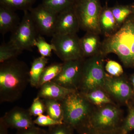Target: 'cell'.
<instances>
[{
    "mask_svg": "<svg viewBox=\"0 0 134 134\" xmlns=\"http://www.w3.org/2000/svg\"><path fill=\"white\" fill-rule=\"evenodd\" d=\"M101 43L99 34L86 32L80 38V46L84 59L90 58L100 53Z\"/></svg>",
    "mask_w": 134,
    "mask_h": 134,
    "instance_id": "cell-16",
    "label": "cell"
},
{
    "mask_svg": "<svg viewBox=\"0 0 134 134\" xmlns=\"http://www.w3.org/2000/svg\"><path fill=\"white\" fill-rule=\"evenodd\" d=\"M74 130L64 122L49 127L46 134H74Z\"/></svg>",
    "mask_w": 134,
    "mask_h": 134,
    "instance_id": "cell-29",
    "label": "cell"
},
{
    "mask_svg": "<svg viewBox=\"0 0 134 134\" xmlns=\"http://www.w3.org/2000/svg\"><path fill=\"white\" fill-rule=\"evenodd\" d=\"M121 117L120 110L114 104L102 106L91 113L85 128L100 131L115 130L120 127Z\"/></svg>",
    "mask_w": 134,
    "mask_h": 134,
    "instance_id": "cell-6",
    "label": "cell"
},
{
    "mask_svg": "<svg viewBox=\"0 0 134 134\" xmlns=\"http://www.w3.org/2000/svg\"><path fill=\"white\" fill-rule=\"evenodd\" d=\"M131 81L134 90V75H133L132 77H131Z\"/></svg>",
    "mask_w": 134,
    "mask_h": 134,
    "instance_id": "cell-35",
    "label": "cell"
},
{
    "mask_svg": "<svg viewBox=\"0 0 134 134\" xmlns=\"http://www.w3.org/2000/svg\"><path fill=\"white\" fill-rule=\"evenodd\" d=\"M79 134H125L123 133L120 129L109 131H96L93 130L85 128L81 132L78 133Z\"/></svg>",
    "mask_w": 134,
    "mask_h": 134,
    "instance_id": "cell-33",
    "label": "cell"
},
{
    "mask_svg": "<svg viewBox=\"0 0 134 134\" xmlns=\"http://www.w3.org/2000/svg\"><path fill=\"white\" fill-rule=\"evenodd\" d=\"M32 117L29 110L16 107L2 117L9 128L19 130L36 126Z\"/></svg>",
    "mask_w": 134,
    "mask_h": 134,
    "instance_id": "cell-12",
    "label": "cell"
},
{
    "mask_svg": "<svg viewBox=\"0 0 134 134\" xmlns=\"http://www.w3.org/2000/svg\"><path fill=\"white\" fill-rule=\"evenodd\" d=\"M46 130L35 126L26 129L17 130L15 134H46Z\"/></svg>",
    "mask_w": 134,
    "mask_h": 134,
    "instance_id": "cell-32",
    "label": "cell"
},
{
    "mask_svg": "<svg viewBox=\"0 0 134 134\" xmlns=\"http://www.w3.org/2000/svg\"><path fill=\"white\" fill-rule=\"evenodd\" d=\"M39 88L37 97L43 99L59 101H62L69 94L77 91L67 88L53 81L46 83Z\"/></svg>",
    "mask_w": 134,
    "mask_h": 134,
    "instance_id": "cell-14",
    "label": "cell"
},
{
    "mask_svg": "<svg viewBox=\"0 0 134 134\" xmlns=\"http://www.w3.org/2000/svg\"><path fill=\"white\" fill-rule=\"evenodd\" d=\"M51 43L54 47L53 52L63 62L84 59L80 46V38L77 34H55Z\"/></svg>",
    "mask_w": 134,
    "mask_h": 134,
    "instance_id": "cell-8",
    "label": "cell"
},
{
    "mask_svg": "<svg viewBox=\"0 0 134 134\" xmlns=\"http://www.w3.org/2000/svg\"><path fill=\"white\" fill-rule=\"evenodd\" d=\"M111 8L119 28L128 17L133 13V7L128 5H115Z\"/></svg>",
    "mask_w": 134,
    "mask_h": 134,
    "instance_id": "cell-24",
    "label": "cell"
},
{
    "mask_svg": "<svg viewBox=\"0 0 134 134\" xmlns=\"http://www.w3.org/2000/svg\"><path fill=\"white\" fill-rule=\"evenodd\" d=\"M63 65V63H54L46 66L41 75L39 83V88L44 84L52 81L55 79L61 71Z\"/></svg>",
    "mask_w": 134,
    "mask_h": 134,
    "instance_id": "cell-21",
    "label": "cell"
},
{
    "mask_svg": "<svg viewBox=\"0 0 134 134\" xmlns=\"http://www.w3.org/2000/svg\"><path fill=\"white\" fill-rule=\"evenodd\" d=\"M79 29L80 25L75 5L58 14L55 34H76Z\"/></svg>",
    "mask_w": 134,
    "mask_h": 134,
    "instance_id": "cell-13",
    "label": "cell"
},
{
    "mask_svg": "<svg viewBox=\"0 0 134 134\" xmlns=\"http://www.w3.org/2000/svg\"><path fill=\"white\" fill-rule=\"evenodd\" d=\"M81 93L90 103L95 105L102 106L107 104H113L108 93L103 89H96L86 93Z\"/></svg>",
    "mask_w": 134,
    "mask_h": 134,
    "instance_id": "cell-19",
    "label": "cell"
},
{
    "mask_svg": "<svg viewBox=\"0 0 134 134\" xmlns=\"http://www.w3.org/2000/svg\"><path fill=\"white\" fill-rule=\"evenodd\" d=\"M104 55L100 53L84 60L78 91L85 93L98 88L103 89L106 73L104 67Z\"/></svg>",
    "mask_w": 134,
    "mask_h": 134,
    "instance_id": "cell-4",
    "label": "cell"
},
{
    "mask_svg": "<svg viewBox=\"0 0 134 134\" xmlns=\"http://www.w3.org/2000/svg\"><path fill=\"white\" fill-rule=\"evenodd\" d=\"M133 14H134V7H133Z\"/></svg>",
    "mask_w": 134,
    "mask_h": 134,
    "instance_id": "cell-36",
    "label": "cell"
},
{
    "mask_svg": "<svg viewBox=\"0 0 134 134\" xmlns=\"http://www.w3.org/2000/svg\"><path fill=\"white\" fill-rule=\"evenodd\" d=\"M105 69L108 74L112 76H121L124 72L121 65L119 63L112 60L107 62Z\"/></svg>",
    "mask_w": 134,
    "mask_h": 134,
    "instance_id": "cell-28",
    "label": "cell"
},
{
    "mask_svg": "<svg viewBox=\"0 0 134 134\" xmlns=\"http://www.w3.org/2000/svg\"><path fill=\"white\" fill-rule=\"evenodd\" d=\"M100 32L105 37L113 35L119 29L111 8H102L99 19Z\"/></svg>",
    "mask_w": 134,
    "mask_h": 134,
    "instance_id": "cell-17",
    "label": "cell"
},
{
    "mask_svg": "<svg viewBox=\"0 0 134 134\" xmlns=\"http://www.w3.org/2000/svg\"><path fill=\"white\" fill-rule=\"evenodd\" d=\"M64 111L63 122L79 132L86 127L91 113V103L78 91L62 101Z\"/></svg>",
    "mask_w": 134,
    "mask_h": 134,
    "instance_id": "cell-3",
    "label": "cell"
},
{
    "mask_svg": "<svg viewBox=\"0 0 134 134\" xmlns=\"http://www.w3.org/2000/svg\"><path fill=\"white\" fill-rule=\"evenodd\" d=\"M43 100L45 105L46 112L47 115L56 121L63 123L64 111L62 101L50 99Z\"/></svg>",
    "mask_w": 134,
    "mask_h": 134,
    "instance_id": "cell-20",
    "label": "cell"
},
{
    "mask_svg": "<svg viewBox=\"0 0 134 134\" xmlns=\"http://www.w3.org/2000/svg\"><path fill=\"white\" fill-rule=\"evenodd\" d=\"M120 129L125 134H128L134 129V107L130 110L127 116Z\"/></svg>",
    "mask_w": 134,
    "mask_h": 134,
    "instance_id": "cell-30",
    "label": "cell"
},
{
    "mask_svg": "<svg viewBox=\"0 0 134 134\" xmlns=\"http://www.w3.org/2000/svg\"><path fill=\"white\" fill-rule=\"evenodd\" d=\"M48 62V59L40 56L32 63L29 70V83L31 86L38 88L40 78Z\"/></svg>",
    "mask_w": 134,
    "mask_h": 134,
    "instance_id": "cell-18",
    "label": "cell"
},
{
    "mask_svg": "<svg viewBox=\"0 0 134 134\" xmlns=\"http://www.w3.org/2000/svg\"><path fill=\"white\" fill-rule=\"evenodd\" d=\"M75 1L76 0H43L41 4L59 14L74 7Z\"/></svg>",
    "mask_w": 134,
    "mask_h": 134,
    "instance_id": "cell-22",
    "label": "cell"
},
{
    "mask_svg": "<svg viewBox=\"0 0 134 134\" xmlns=\"http://www.w3.org/2000/svg\"><path fill=\"white\" fill-rule=\"evenodd\" d=\"M102 8L99 0H76L75 9L80 29L100 34L99 19Z\"/></svg>",
    "mask_w": 134,
    "mask_h": 134,
    "instance_id": "cell-5",
    "label": "cell"
},
{
    "mask_svg": "<svg viewBox=\"0 0 134 134\" xmlns=\"http://www.w3.org/2000/svg\"><path fill=\"white\" fill-rule=\"evenodd\" d=\"M36 0H0V5L15 10L25 11L32 8Z\"/></svg>",
    "mask_w": 134,
    "mask_h": 134,
    "instance_id": "cell-25",
    "label": "cell"
},
{
    "mask_svg": "<svg viewBox=\"0 0 134 134\" xmlns=\"http://www.w3.org/2000/svg\"><path fill=\"white\" fill-rule=\"evenodd\" d=\"M84 60L63 62L61 71L53 81L67 88L78 90Z\"/></svg>",
    "mask_w": 134,
    "mask_h": 134,
    "instance_id": "cell-10",
    "label": "cell"
},
{
    "mask_svg": "<svg viewBox=\"0 0 134 134\" xmlns=\"http://www.w3.org/2000/svg\"><path fill=\"white\" fill-rule=\"evenodd\" d=\"M103 90L121 102L125 103L132 97V90L129 84L121 77L111 76L106 74Z\"/></svg>",
    "mask_w": 134,
    "mask_h": 134,
    "instance_id": "cell-11",
    "label": "cell"
},
{
    "mask_svg": "<svg viewBox=\"0 0 134 134\" xmlns=\"http://www.w3.org/2000/svg\"><path fill=\"white\" fill-rule=\"evenodd\" d=\"M26 63L17 58L1 63L0 102H14L21 97L29 83Z\"/></svg>",
    "mask_w": 134,
    "mask_h": 134,
    "instance_id": "cell-1",
    "label": "cell"
},
{
    "mask_svg": "<svg viewBox=\"0 0 134 134\" xmlns=\"http://www.w3.org/2000/svg\"><path fill=\"white\" fill-rule=\"evenodd\" d=\"M37 34L30 12L26 10L19 25L12 32L9 42L22 51H32Z\"/></svg>",
    "mask_w": 134,
    "mask_h": 134,
    "instance_id": "cell-7",
    "label": "cell"
},
{
    "mask_svg": "<svg viewBox=\"0 0 134 134\" xmlns=\"http://www.w3.org/2000/svg\"><path fill=\"white\" fill-rule=\"evenodd\" d=\"M34 46L37 47L41 56L45 58L50 57L52 51L54 50L53 45L47 43L40 35H39L36 38L34 42Z\"/></svg>",
    "mask_w": 134,
    "mask_h": 134,
    "instance_id": "cell-26",
    "label": "cell"
},
{
    "mask_svg": "<svg viewBox=\"0 0 134 134\" xmlns=\"http://www.w3.org/2000/svg\"><path fill=\"white\" fill-rule=\"evenodd\" d=\"M29 111L32 116L38 117L44 114L46 112V106L43 99L37 96L34 99Z\"/></svg>",
    "mask_w": 134,
    "mask_h": 134,
    "instance_id": "cell-27",
    "label": "cell"
},
{
    "mask_svg": "<svg viewBox=\"0 0 134 134\" xmlns=\"http://www.w3.org/2000/svg\"><path fill=\"white\" fill-rule=\"evenodd\" d=\"M34 122L36 125L40 126L48 127L62 123L53 119L47 115L44 114L37 117L36 119L34 120Z\"/></svg>",
    "mask_w": 134,
    "mask_h": 134,
    "instance_id": "cell-31",
    "label": "cell"
},
{
    "mask_svg": "<svg viewBox=\"0 0 134 134\" xmlns=\"http://www.w3.org/2000/svg\"><path fill=\"white\" fill-rule=\"evenodd\" d=\"M29 11L38 34L52 37L55 34L58 14L42 4Z\"/></svg>",
    "mask_w": 134,
    "mask_h": 134,
    "instance_id": "cell-9",
    "label": "cell"
},
{
    "mask_svg": "<svg viewBox=\"0 0 134 134\" xmlns=\"http://www.w3.org/2000/svg\"><path fill=\"white\" fill-rule=\"evenodd\" d=\"M100 53L105 56L117 55L123 65L134 67V14L130 15L115 33L105 37L101 43Z\"/></svg>",
    "mask_w": 134,
    "mask_h": 134,
    "instance_id": "cell-2",
    "label": "cell"
},
{
    "mask_svg": "<svg viewBox=\"0 0 134 134\" xmlns=\"http://www.w3.org/2000/svg\"><path fill=\"white\" fill-rule=\"evenodd\" d=\"M21 21L14 10L0 5V32L3 36L14 31Z\"/></svg>",
    "mask_w": 134,
    "mask_h": 134,
    "instance_id": "cell-15",
    "label": "cell"
},
{
    "mask_svg": "<svg viewBox=\"0 0 134 134\" xmlns=\"http://www.w3.org/2000/svg\"><path fill=\"white\" fill-rule=\"evenodd\" d=\"M22 52L10 42L2 43L0 46V63L17 58Z\"/></svg>",
    "mask_w": 134,
    "mask_h": 134,
    "instance_id": "cell-23",
    "label": "cell"
},
{
    "mask_svg": "<svg viewBox=\"0 0 134 134\" xmlns=\"http://www.w3.org/2000/svg\"><path fill=\"white\" fill-rule=\"evenodd\" d=\"M9 128L8 126L2 117L0 119V134H8V130Z\"/></svg>",
    "mask_w": 134,
    "mask_h": 134,
    "instance_id": "cell-34",
    "label": "cell"
}]
</instances>
